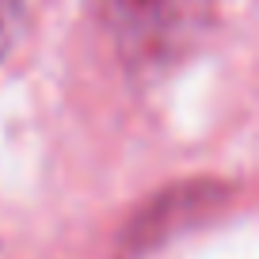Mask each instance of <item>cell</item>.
<instances>
[{
  "label": "cell",
  "mask_w": 259,
  "mask_h": 259,
  "mask_svg": "<svg viewBox=\"0 0 259 259\" xmlns=\"http://www.w3.org/2000/svg\"><path fill=\"white\" fill-rule=\"evenodd\" d=\"M27 34V4L23 0H0V61L23 42Z\"/></svg>",
  "instance_id": "obj_2"
},
{
  "label": "cell",
  "mask_w": 259,
  "mask_h": 259,
  "mask_svg": "<svg viewBox=\"0 0 259 259\" xmlns=\"http://www.w3.org/2000/svg\"><path fill=\"white\" fill-rule=\"evenodd\" d=\"M107 31L138 76L191 57L213 23V0H103Z\"/></svg>",
  "instance_id": "obj_1"
}]
</instances>
